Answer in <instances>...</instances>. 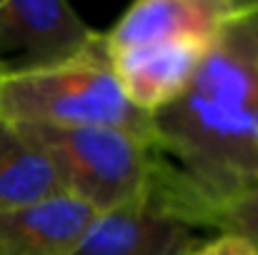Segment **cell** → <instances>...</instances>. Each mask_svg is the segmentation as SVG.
<instances>
[{"label": "cell", "instance_id": "1", "mask_svg": "<svg viewBox=\"0 0 258 255\" xmlns=\"http://www.w3.org/2000/svg\"><path fill=\"white\" fill-rule=\"evenodd\" d=\"M148 150L151 190L213 230L218 210L258 183V3L218 35L188 88L151 115Z\"/></svg>", "mask_w": 258, "mask_h": 255}, {"label": "cell", "instance_id": "2", "mask_svg": "<svg viewBox=\"0 0 258 255\" xmlns=\"http://www.w3.org/2000/svg\"><path fill=\"white\" fill-rule=\"evenodd\" d=\"M258 0H138L103 33L123 95L153 115L188 88L218 35Z\"/></svg>", "mask_w": 258, "mask_h": 255}, {"label": "cell", "instance_id": "3", "mask_svg": "<svg viewBox=\"0 0 258 255\" xmlns=\"http://www.w3.org/2000/svg\"><path fill=\"white\" fill-rule=\"evenodd\" d=\"M0 120L33 128H115L151 135V115L123 95L103 40L78 60L0 83Z\"/></svg>", "mask_w": 258, "mask_h": 255}, {"label": "cell", "instance_id": "4", "mask_svg": "<svg viewBox=\"0 0 258 255\" xmlns=\"http://www.w3.org/2000/svg\"><path fill=\"white\" fill-rule=\"evenodd\" d=\"M20 128L50 158L66 195L95 215L138 203L151 188L148 138L115 128Z\"/></svg>", "mask_w": 258, "mask_h": 255}, {"label": "cell", "instance_id": "5", "mask_svg": "<svg viewBox=\"0 0 258 255\" xmlns=\"http://www.w3.org/2000/svg\"><path fill=\"white\" fill-rule=\"evenodd\" d=\"M100 40L63 0H0V83L78 60Z\"/></svg>", "mask_w": 258, "mask_h": 255}, {"label": "cell", "instance_id": "6", "mask_svg": "<svg viewBox=\"0 0 258 255\" xmlns=\"http://www.w3.org/2000/svg\"><path fill=\"white\" fill-rule=\"evenodd\" d=\"M213 235L148 188L138 203L95 215L68 255H193Z\"/></svg>", "mask_w": 258, "mask_h": 255}, {"label": "cell", "instance_id": "7", "mask_svg": "<svg viewBox=\"0 0 258 255\" xmlns=\"http://www.w3.org/2000/svg\"><path fill=\"white\" fill-rule=\"evenodd\" d=\"M95 213L60 193L0 213V255H68Z\"/></svg>", "mask_w": 258, "mask_h": 255}, {"label": "cell", "instance_id": "8", "mask_svg": "<svg viewBox=\"0 0 258 255\" xmlns=\"http://www.w3.org/2000/svg\"><path fill=\"white\" fill-rule=\"evenodd\" d=\"M50 158L20 128L0 120V213L60 195Z\"/></svg>", "mask_w": 258, "mask_h": 255}, {"label": "cell", "instance_id": "9", "mask_svg": "<svg viewBox=\"0 0 258 255\" xmlns=\"http://www.w3.org/2000/svg\"><path fill=\"white\" fill-rule=\"evenodd\" d=\"M218 233L241 235L258 248V183L223 205L213 220Z\"/></svg>", "mask_w": 258, "mask_h": 255}, {"label": "cell", "instance_id": "10", "mask_svg": "<svg viewBox=\"0 0 258 255\" xmlns=\"http://www.w3.org/2000/svg\"><path fill=\"white\" fill-rule=\"evenodd\" d=\"M193 255H258V248L241 235L218 233L208 243H203Z\"/></svg>", "mask_w": 258, "mask_h": 255}]
</instances>
